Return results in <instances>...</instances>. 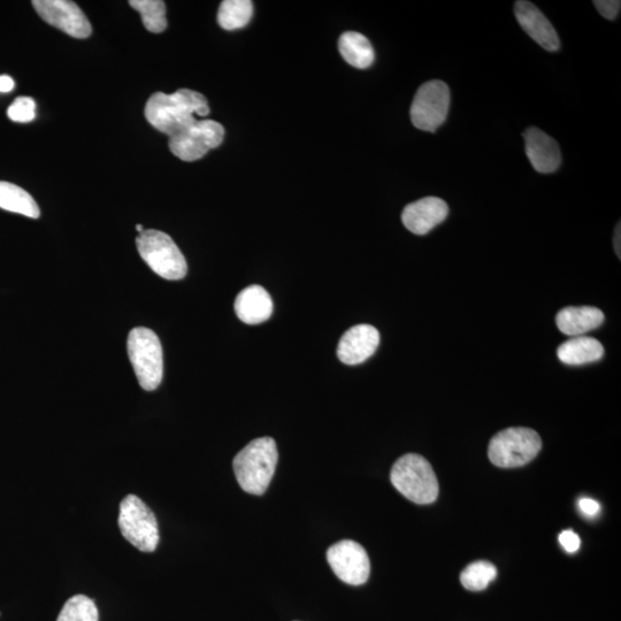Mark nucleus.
I'll use <instances>...</instances> for the list:
<instances>
[{"mask_svg": "<svg viewBox=\"0 0 621 621\" xmlns=\"http://www.w3.org/2000/svg\"><path fill=\"white\" fill-rule=\"evenodd\" d=\"M207 99L199 92L180 89L172 95L157 92L152 95L145 106V118L160 133L172 137L197 121L199 117L209 115Z\"/></svg>", "mask_w": 621, "mask_h": 621, "instance_id": "f257e3e1", "label": "nucleus"}, {"mask_svg": "<svg viewBox=\"0 0 621 621\" xmlns=\"http://www.w3.org/2000/svg\"><path fill=\"white\" fill-rule=\"evenodd\" d=\"M380 344V333L371 325H357L345 332L337 347L343 364L359 365L371 358Z\"/></svg>", "mask_w": 621, "mask_h": 621, "instance_id": "f8f14e48", "label": "nucleus"}, {"mask_svg": "<svg viewBox=\"0 0 621 621\" xmlns=\"http://www.w3.org/2000/svg\"><path fill=\"white\" fill-rule=\"evenodd\" d=\"M136 244L144 262L161 278L178 281L187 275V260L171 236L155 229L143 230Z\"/></svg>", "mask_w": 621, "mask_h": 621, "instance_id": "39448f33", "label": "nucleus"}, {"mask_svg": "<svg viewBox=\"0 0 621 621\" xmlns=\"http://www.w3.org/2000/svg\"><path fill=\"white\" fill-rule=\"evenodd\" d=\"M34 9L50 26L74 38H88L92 28L86 14L69 0H34Z\"/></svg>", "mask_w": 621, "mask_h": 621, "instance_id": "9b49d317", "label": "nucleus"}, {"mask_svg": "<svg viewBox=\"0 0 621 621\" xmlns=\"http://www.w3.org/2000/svg\"><path fill=\"white\" fill-rule=\"evenodd\" d=\"M119 527L122 536L135 548L153 552L159 543V528L155 513L141 498L128 495L120 504Z\"/></svg>", "mask_w": 621, "mask_h": 621, "instance_id": "0eeeda50", "label": "nucleus"}, {"mask_svg": "<svg viewBox=\"0 0 621 621\" xmlns=\"http://www.w3.org/2000/svg\"><path fill=\"white\" fill-rule=\"evenodd\" d=\"M390 480L413 503L431 504L439 496V482L431 464L423 456L408 454L394 464Z\"/></svg>", "mask_w": 621, "mask_h": 621, "instance_id": "7ed1b4c3", "label": "nucleus"}, {"mask_svg": "<svg viewBox=\"0 0 621 621\" xmlns=\"http://www.w3.org/2000/svg\"><path fill=\"white\" fill-rule=\"evenodd\" d=\"M497 577L496 567L489 562H474L460 574V582L471 592L485 590Z\"/></svg>", "mask_w": 621, "mask_h": 621, "instance_id": "5701e85b", "label": "nucleus"}, {"mask_svg": "<svg viewBox=\"0 0 621 621\" xmlns=\"http://www.w3.org/2000/svg\"><path fill=\"white\" fill-rule=\"evenodd\" d=\"M594 5L603 18L608 20L618 18L621 7L619 0H595Z\"/></svg>", "mask_w": 621, "mask_h": 621, "instance_id": "a878e982", "label": "nucleus"}, {"mask_svg": "<svg viewBox=\"0 0 621 621\" xmlns=\"http://www.w3.org/2000/svg\"><path fill=\"white\" fill-rule=\"evenodd\" d=\"M253 15L250 0H225L220 5L218 22L222 29L236 30L248 25Z\"/></svg>", "mask_w": 621, "mask_h": 621, "instance_id": "412c9836", "label": "nucleus"}, {"mask_svg": "<svg viewBox=\"0 0 621 621\" xmlns=\"http://www.w3.org/2000/svg\"><path fill=\"white\" fill-rule=\"evenodd\" d=\"M136 230H137V232H138V233H140V234H141V233L143 232V230H144V229H143V226H142V225H137V226H136Z\"/></svg>", "mask_w": 621, "mask_h": 621, "instance_id": "7c9ffc66", "label": "nucleus"}, {"mask_svg": "<svg viewBox=\"0 0 621 621\" xmlns=\"http://www.w3.org/2000/svg\"><path fill=\"white\" fill-rule=\"evenodd\" d=\"M559 543H561V546L566 552H569V554H574V552H577L581 546L579 535L571 531V529L570 531H564L561 535H559Z\"/></svg>", "mask_w": 621, "mask_h": 621, "instance_id": "bb28decb", "label": "nucleus"}, {"mask_svg": "<svg viewBox=\"0 0 621 621\" xmlns=\"http://www.w3.org/2000/svg\"><path fill=\"white\" fill-rule=\"evenodd\" d=\"M35 110L36 104L33 98L18 97L9 107L7 115H9V118L14 122L28 124V122H32L35 119Z\"/></svg>", "mask_w": 621, "mask_h": 621, "instance_id": "393cba45", "label": "nucleus"}, {"mask_svg": "<svg viewBox=\"0 0 621 621\" xmlns=\"http://www.w3.org/2000/svg\"><path fill=\"white\" fill-rule=\"evenodd\" d=\"M557 356L566 365H585L602 359L604 348L594 337L577 336L559 345Z\"/></svg>", "mask_w": 621, "mask_h": 621, "instance_id": "a211bd4d", "label": "nucleus"}, {"mask_svg": "<svg viewBox=\"0 0 621 621\" xmlns=\"http://www.w3.org/2000/svg\"><path fill=\"white\" fill-rule=\"evenodd\" d=\"M235 313L245 324H262L272 316V297L263 287L255 285L245 288L236 297Z\"/></svg>", "mask_w": 621, "mask_h": 621, "instance_id": "dca6fc26", "label": "nucleus"}, {"mask_svg": "<svg viewBox=\"0 0 621 621\" xmlns=\"http://www.w3.org/2000/svg\"><path fill=\"white\" fill-rule=\"evenodd\" d=\"M224 137L225 129L219 122L197 120L195 124L170 137V150L183 161H196L210 150L220 147Z\"/></svg>", "mask_w": 621, "mask_h": 621, "instance_id": "1a4fd4ad", "label": "nucleus"}, {"mask_svg": "<svg viewBox=\"0 0 621 621\" xmlns=\"http://www.w3.org/2000/svg\"><path fill=\"white\" fill-rule=\"evenodd\" d=\"M327 561L337 578L351 586L364 585L370 578L371 563L359 543L343 540L327 551Z\"/></svg>", "mask_w": 621, "mask_h": 621, "instance_id": "9d476101", "label": "nucleus"}, {"mask_svg": "<svg viewBox=\"0 0 621 621\" xmlns=\"http://www.w3.org/2000/svg\"><path fill=\"white\" fill-rule=\"evenodd\" d=\"M128 356L140 386L147 391L156 390L164 377L163 347L151 329L134 328L127 342Z\"/></svg>", "mask_w": 621, "mask_h": 621, "instance_id": "20e7f679", "label": "nucleus"}, {"mask_svg": "<svg viewBox=\"0 0 621 621\" xmlns=\"http://www.w3.org/2000/svg\"><path fill=\"white\" fill-rule=\"evenodd\" d=\"M98 609L91 598L75 595L65 603L57 621H98Z\"/></svg>", "mask_w": 621, "mask_h": 621, "instance_id": "b1692460", "label": "nucleus"}, {"mask_svg": "<svg viewBox=\"0 0 621 621\" xmlns=\"http://www.w3.org/2000/svg\"><path fill=\"white\" fill-rule=\"evenodd\" d=\"M515 13L521 28L543 49L549 52L561 49V41L554 26L538 7L526 0H519L515 5Z\"/></svg>", "mask_w": 621, "mask_h": 621, "instance_id": "4468645a", "label": "nucleus"}, {"mask_svg": "<svg viewBox=\"0 0 621 621\" xmlns=\"http://www.w3.org/2000/svg\"><path fill=\"white\" fill-rule=\"evenodd\" d=\"M526 155L536 172L554 173L562 164V152L554 138L531 127L524 133Z\"/></svg>", "mask_w": 621, "mask_h": 621, "instance_id": "2eb2a0df", "label": "nucleus"}, {"mask_svg": "<svg viewBox=\"0 0 621 621\" xmlns=\"http://www.w3.org/2000/svg\"><path fill=\"white\" fill-rule=\"evenodd\" d=\"M542 448L541 437L531 428H508L496 434L489 443L490 462L512 469L532 462Z\"/></svg>", "mask_w": 621, "mask_h": 621, "instance_id": "423d86ee", "label": "nucleus"}, {"mask_svg": "<svg viewBox=\"0 0 621 621\" xmlns=\"http://www.w3.org/2000/svg\"><path fill=\"white\" fill-rule=\"evenodd\" d=\"M141 14L143 25L150 33H163L167 28L166 6L161 0H132L129 2Z\"/></svg>", "mask_w": 621, "mask_h": 621, "instance_id": "4be33fe9", "label": "nucleus"}, {"mask_svg": "<svg viewBox=\"0 0 621 621\" xmlns=\"http://www.w3.org/2000/svg\"><path fill=\"white\" fill-rule=\"evenodd\" d=\"M604 321V313L592 306H571L558 312L556 324L563 334L581 336L600 327Z\"/></svg>", "mask_w": 621, "mask_h": 621, "instance_id": "f3484780", "label": "nucleus"}, {"mask_svg": "<svg viewBox=\"0 0 621 621\" xmlns=\"http://www.w3.org/2000/svg\"><path fill=\"white\" fill-rule=\"evenodd\" d=\"M450 107V90L446 83L433 80L419 88L411 106L414 127L434 133L447 120Z\"/></svg>", "mask_w": 621, "mask_h": 621, "instance_id": "6e6552de", "label": "nucleus"}, {"mask_svg": "<svg viewBox=\"0 0 621 621\" xmlns=\"http://www.w3.org/2000/svg\"><path fill=\"white\" fill-rule=\"evenodd\" d=\"M15 83L11 76H0V92H11L14 89Z\"/></svg>", "mask_w": 621, "mask_h": 621, "instance_id": "c85d7f7f", "label": "nucleus"}, {"mask_svg": "<svg viewBox=\"0 0 621 621\" xmlns=\"http://www.w3.org/2000/svg\"><path fill=\"white\" fill-rule=\"evenodd\" d=\"M0 209L33 219L41 216L35 199L26 190L10 182L0 181Z\"/></svg>", "mask_w": 621, "mask_h": 621, "instance_id": "aec40b11", "label": "nucleus"}, {"mask_svg": "<svg viewBox=\"0 0 621 621\" xmlns=\"http://www.w3.org/2000/svg\"><path fill=\"white\" fill-rule=\"evenodd\" d=\"M339 49L347 63L359 69H366L374 63L375 53L368 38L356 32L344 33L340 37Z\"/></svg>", "mask_w": 621, "mask_h": 621, "instance_id": "6ab92c4d", "label": "nucleus"}, {"mask_svg": "<svg viewBox=\"0 0 621 621\" xmlns=\"http://www.w3.org/2000/svg\"><path fill=\"white\" fill-rule=\"evenodd\" d=\"M279 452L272 437L251 441L236 455L233 462L239 485L251 495H263L274 477Z\"/></svg>", "mask_w": 621, "mask_h": 621, "instance_id": "f03ea898", "label": "nucleus"}, {"mask_svg": "<svg viewBox=\"0 0 621 621\" xmlns=\"http://www.w3.org/2000/svg\"><path fill=\"white\" fill-rule=\"evenodd\" d=\"M449 207L437 197H425L405 206L402 221L406 229L416 235H426L447 219Z\"/></svg>", "mask_w": 621, "mask_h": 621, "instance_id": "ddd939ff", "label": "nucleus"}, {"mask_svg": "<svg viewBox=\"0 0 621 621\" xmlns=\"http://www.w3.org/2000/svg\"><path fill=\"white\" fill-rule=\"evenodd\" d=\"M579 509L587 517H595L601 511L600 503L593 500V498H581L579 501Z\"/></svg>", "mask_w": 621, "mask_h": 621, "instance_id": "cd10ccee", "label": "nucleus"}, {"mask_svg": "<svg viewBox=\"0 0 621 621\" xmlns=\"http://www.w3.org/2000/svg\"><path fill=\"white\" fill-rule=\"evenodd\" d=\"M620 224H618L615 232V237H613V244H615V251L617 253L618 258L620 259Z\"/></svg>", "mask_w": 621, "mask_h": 621, "instance_id": "c756f323", "label": "nucleus"}]
</instances>
